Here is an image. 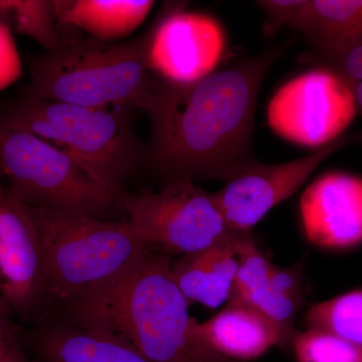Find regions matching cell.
<instances>
[{
	"label": "cell",
	"mask_w": 362,
	"mask_h": 362,
	"mask_svg": "<svg viewBox=\"0 0 362 362\" xmlns=\"http://www.w3.org/2000/svg\"><path fill=\"white\" fill-rule=\"evenodd\" d=\"M282 52L272 49L194 84L160 80L147 111L151 137L145 164L168 183L226 182L258 163L252 151L257 100Z\"/></svg>",
	"instance_id": "1"
},
{
	"label": "cell",
	"mask_w": 362,
	"mask_h": 362,
	"mask_svg": "<svg viewBox=\"0 0 362 362\" xmlns=\"http://www.w3.org/2000/svg\"><path fill=\"white\" fill-rule=\"evenodd\" d=\"M173 257L152 249L106 284L66 303L69 320L153 362H221L195 337L197 319L173 280Z\"/></svg>",
	"instance_id": "2"
},
{
	"label": "cell",
	"mask_w": 362,
	"mask_h": 362,
	"mask_svg": "<svg viewBox=\"0 0 362 362\" xmlns=\"http://www.w3.org/2000/svg\"><path fill=\"white\" fill-rule=\"evenodd\" d=\"M153 25L126 42L71 40L28 59L25 94L90 108L148 111L160 78L149 68Z\"/></svg>",
	"instance_id": "3"
},
{
	"label": "cell",
	"mask_w": 362,
	"mask_h": 362,
	"mask_svg": "<svg viewBox=\"0 0 362 362\" xmlns=\"http://www.w3.org/2000/svg\"><path fill=\"white\" fill-rule=\"evenodd\" d=\"M132 117L130 109L90 108L25 93L0 108V122L64 150L120 197L124 181L147 158Z\"/></svg>",
	"instance_id": "4"
},
{
	"label": "cell",
	"mask_w": 362,
	"mask_h": 362,
	"mask_svg": "<svg viewBox=\"0 0 362 362\" xmlns=\"http://www.w3.org/2000/svg\"><path fill=\"white\" fill-rule=\"evenodd\" d=\"M28 209L42 244L47 301L69 303L113 280L154 249L128 221Z\"/></svg>",
	"instance_id": "5"
},
{
	"label": "cell",
	"mask_w": 362,
	"mask_h": 362,
	"mask_svg": "<svg viewBox=\"0 0 362 362\" xmlns=\"http://www.w3.org/2000/svg\"><path fill=\"white\" fill-rule=\"evenodd\" d=\"M0 173L26 206L99 218L122 201L64 150L1 122Z\"/></svg>",
	"instance_id": "6"
},
{
	"label": "cell",
	"mask_w": 362,
	"mask_h": 362,
	"mask_svg": "<svg viewBox=\"0 0 362 362\" xmlns=\"http://www.w3.org/2000/svg\"><path fill=\"white\" fill-rule=\"evenodd\" d=\"M128 223L150 246L168 256H187L233 235L213 194L192 181L164 183L158 192L122 197Z\"/></svg>",
	"instance_id": "7"
},
{
	"label": "cell",
	"mask_w": 362,
	"mask_h": 362,
	"mask_svg": "<svg viewBox=\"0 0 362 362\" xmlns=\"http://www.w3.org/2000/svg\"><path fill=\"white\" fill-rule=\"evenodd\" d=\"M357 111L349 82L322 65L282 86L272 98L267 117L272 129L288 141L321 148L339 139Z\"/></svg>",
	"instance_id": "8"
},
{
	"label": "cell",
	"mask_w": 362,
	"mask_h": 362,
	"mask_svg": "<svg viewBox=\"0 0 362 362\" xmlns=\"http://www.w3.org/2000/svg\"><path fill=\"white\" fill-rule=\"evenodd\" d=\"M153 23L149 68L168 84H194L213 74L226 51V35L218 21L175 4Z\"/></svg>",
	"instance_id": "9"
},
{
	"label": "cell",
	"mask_w": 362,
	"mask_h": 362,
	"mask_svg": "<svg viewBox=\"0 0 362 362\" xmlns=\"http://www.w3.org/2000/svg\"><path fill=\"white\" fill-rule=\"evenodd\" d=\"M0 297L33 319L47 302L44 255L28 206L0 182Z\"/></svg>",
	"instance_id": "10"
},
{
	"label": "cell",
	"mask_w": 362,
	"mask_h": 362,
	"mask_svg": "<svg viewBox=\"0 0 362 362\" xmlns=\"http://www.w3.org/2000/svg\"><path fill=\"white\" fill-rule=\"evenodd\" d=\"M356 137L339 138L309 156L286 163H258L226 181L213 197L233 232L251 233L273 207L299 189L322 162Z\"/></svg>",
	"instance_id": "11"
},
{
	"label": "cell",
	"mask_w": 362,
	"mask_h": 362,
	"mask_svg": "<svg viewBox=\"0 0 362 362\" xmlns=\"http://www.w3.org/2000/svg\"><path fill=\"white\" fill-rule=\"evenodd\" d=\"M305 238L326 250L362 244V178L344 173L321 175L300 199Z\"/></svg>",
	"instance_id": "12"
},
{
	"label": "cell",
	"mask_w": 362,
	"mask_h": 362,
	"mask_svg": "<svg viewBox=\"0 0 362 362\" xmlns=\"http://www.w3.org/2000/svg\"><path fill=\"white\" fill-rule=\"evenodd\" d=\"M195 337L211 354L239 362L259 358L274 347L288 349L291 338L246 302L228 300L209 320L194 325Z\"/></svg>",
	"instance_id": "13"
},
{
	"label": "cell",
	"mask_w": 362,
	"mask_h": 362,
	"mask_svg": "<svg viewBox=\"0 0 362 362\" xmlns=\"http://www.w3.org/2000/svg\"><path fill=\"white\" fill-rule=\"evenodd\" d=\"M251 233H235L202 251L173 259L171 274L188 303L216 309L232 296L243 242Z\"/></svg>",
	"instance_id": "14"
},
{
	"label": "cell",
	"mask_w": 362,
	"mask_h": 362,
	"mask_svg": "<svg viewBox=\"0 0 362 362\" xmlns=\"http://www.w3.org/2000/svg\"><path fill=\"white\" fill-rule=\"evenodd\" d=\"M25 341L35 362H153L127 345L66 321L42 324Z\"/></svg>",
	"instance_id": "15"
},
{
	"label": "cell",
	"mask_w": 362,
	"mask_h": 362,
	"mask_svg": "<svg viewBox=\"0 0 362 362\" xmlns=\"http://www.w3.org/2000/svg\"><path fill=\"white\" fill-rule=\"evenodd\" d=\"M62 28H80L92 39L116 42L134 32L154 6L150 0H54Z\"/></svg>",
	"instance_id": "16"
},
{
	"label": "cell",
	"mask_w": 362,
	"mask_h": 362,
	"mask_svg": "<svg viewBox=\"0 0 362 362\" xmlns=\"http://www.w3.org/2000/svg\"><path fill=\"white\" fill-rule=\"evenodd\" d=\"M292 26L325 56L362 40V0H307Z\"/></svg>",
	"instance_id": "17"
},
{
	"label": "cell",
	"mask_w": 362,
	"mask_h": 362,
	"mask_svg": "<svg viewBox=\"0 0 362 362\" xmlns=\"http://www.w3.org/2000/svg\"><path fill=\"white\" fill-rule=\"evenodd\" d=\"M304 264L302 259L288 268L274 265L265 283L243 300L277 324L291 339L295 332V319L306 296Z\"/></svg>",
	"instance_id": "18"
},
{
	"label": "cell",
	"mask_w": 362,
	"mask_h": 362,
	"mask_svg": "<svg viewBox=\"0 0 362 362\" xmlns=\"http://www.w3.org/2000/svg\"><path fill=\"white\" fill-rule=\"evenodd\" d=\"M0 23L11 32L39 42L47 52L66 45L54 0H0Z\"/></svg>",
	"instance_id": "19"
},
{
	"label": "cell",
	"mask_w": 362,
	"mask_h": 362,
	"mask_svg": "<svg viewBox=\"0 0 362 362\" xmlns=\"http://www.w3.org/2000/svg\"><path fill=\"white\" fill-rule=\"evenodd\" d=\"M304 319L307 328L328 331L362 346V288L312 305Z\"/></svg>",
	"instance_id": "20"
},
{
	"label": "cell",
	"mask_w": 362,
	"mask_h": 362,
	"mask_svg": "<svg viewBox=\"0 0 362 362\" xmlns=\"http://www.w3.org/2000/svg\"><path fill=\"white\" fill-rule=\"evenodd\" d=\"M290 349L297 362H362V346L328 331H295Z\"/></svg>",
	"instance_id": "21"
},
{
	"label": "cell",
	"mask_w": 362,
	"mask_h": 362,
	"mask_svg": "<svg viewBox=\"0 0 362 362\" xmlns=\"http://www.w3.org/2000/svg\"><path fill=\"white\" fill-rule=\"evenodd\" d=\"M317 59L323 66L338 71L349 82L357 109L362 113V40Z\"/></svg>",
	"instance_id": "22"
},
{
	"label": "cell",
	"mask_w": 362,
	"mask_h": 362,
	"mask_svg": "<svg viewBox=\"0 0 362 362\" xmlns=\"http://www.w3.org/2000/svg\"><path fill=\"white\" fill-rule=\"evenodd\" d=\"M13 312L0 297V362H35L25 337L13 321Z\"/></svg>",
	"instance_id": "23"
},
{
	"label": "cell",
	"mask_w": 362,
	"mask_h": 362,
	"mask_svg": "<svg viewBox=\"0 0 362 362\" xmlns=\"http://www.w3.org/2000/svg\"><path fill=\"white\" fill-rule=\"evenodd\" d=\"M307 0H259L257 6L266 16L264 35L274 37L285 25H293L299 18Z\"/></svg>",
	"instance_id": "24"
},
{
	"label": "cell",
	"mask_w": 362,
	"mask_h": 362,
	"mask_svg": "<svg viewBox=\"0 0 362 362\" xmlns=\"http://www.w3.org/2000/svg\"><path fill=\"white\" fill-rule=\"evenodd\" d=\"M21 62L13 33L0 23V90L6 89L20 78Z\"/></svg>",
	"instance_id": "25"
},
{
	"label": "cell",
	"mask_w": 362,
	"mask_h": 362,
	"mask_svg": "<svg viewBox=\"0 0 362 362\" xmlns=\"http://www.w3.org/2000/svg\"><path fill=\"white\" fill-rule=\"evenodd\" d=\"M223 362H239V361H230V359L223 358Z\"/></svg>",
	"instance_id": "26"
},
{
	"label": "cell",
	"mask_w": 362,
	"mask_h": 362,
	"mask_svg": "<svg viewBox=\"0 0 362 362\" xmlns=\"http://www.w3.org/2000/svg\"><path fill=\"white\" fill-rule=\"evenodd\" d=\"M1 177H2L1 173H0V178H1Z\"/></svg>",
	"instance_id": "27"
}]
</instances>
